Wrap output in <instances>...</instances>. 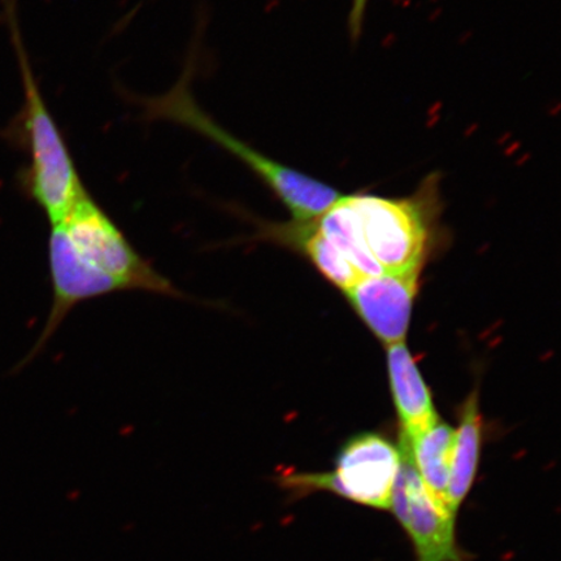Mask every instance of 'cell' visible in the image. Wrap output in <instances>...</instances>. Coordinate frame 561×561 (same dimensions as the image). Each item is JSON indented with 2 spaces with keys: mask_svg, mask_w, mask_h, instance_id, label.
Returning a JSON list of instances; mask_svg holds the SVG:
<instances>
[{
  "mask_svg": "<svg viewBox=\"0 0 561 561\" xmlns=\"http://www.w3.org/2000/svg\"><path fill=\"white\" fill-rule=\"evenodd\" d=\"M191 76L192 68L188 66L178 85L171 91L147 100V116L185 126L231 153L289 209L294 221L318 219L341 198L342 194L333 186L264 156L215 123L196 104L188 89Z\"/></svg>",
  "mask_w": 561,
  "mask_h": 561,
  "instance_id": "6da1fadb",
  "label": "cell"
},
{
  "mask_svg": "<svg viewBox=\"0 0 561 561\" xmlns=\"http://www.w3.org/2000/svg\"><path fill=\"white\" fill-rule=\"evenodd\" d=\"M399 466V448L378 434L364 433L343 446L332 472L286 473L275 481L293 500L314 491H331L362 506L388 511Z\"/></svg>",
  "mask_w": 561,
  "mask_h": 561,
  "instance_id": "7a4b0ae2",
  "label": "cell"
},
{
  "mask_svg": "<svg viewBox=\"0 0 561 561\" xmlns=\"http://www.w3.org/2000/svg\"><path fill=\"white\" fill-rule=\"evenodd\" d=\"M19 51L26 100L25 125L32 153L31 194L44 209L51 227L60 226L87 188L39 93L31 67L21 54L20 44Z\"/></svg>",
  "mask_w": 561,
  "mask_h": 561,
  "instance_id": "3957f363",
  "label": "cell"
},
{
  "mask_svg": "<svg viewBox=\"0 0 561 561\" xmlns=\"http://www.w3.org/2000/svg\"><path fill=\"white\" fill-rule=\"evenodd\" d=\"M80 255L91 265L123 280L130 291L187 299L170 279L160 275L126 240L122 229L88 191L62 222Z\"/></svg>",
  "mask_w": 561,
  "mask_h": 561,
  "instance_id": "277c9868",
  "label": "cell"
},
{
  "mask_svg": "<svg viewBox=\"0 0 561 561\" xmlns=\"http://www.w3.org/2000/svg\"><path fill=\"white\" fill-rule=\"evenodd\" d=\"M391 511L410 537L416 561H466L456 541V517L427 490L401 445Z\"/></svg>",
  "mask_w": 561,
  "mask_h": 561,
  "instance_id": "5b68a950",
  "label": "cell"
},
{
  "mask_svg": "<svg viewBox=\"0 0 561 561\" xmlns=\"http://www.w3.org/2000/svg\"><path fill=\"white\" fill-rule=\"evenodd\" d=\"M48 264L53 280V306L44 331L24 364L47 345L73 308L90 299L130 291L123 280L87 262L75 248L62 224L51 227Z\"/></svg>",
  "mask_w": 561,
  "mask_h": 561,
  "instance_id": "8992f818",
  "label": "cell"
},
{
  "mask_svg": "<svg viewBox=\"0 0 561 561\" xmlns=\"http://www.w3.org/2000/svg\"><path fill=\"white\" fill-rule=\"evenodd\" d=\"M419 272L366 277L346 293L351 305L386 345L404 342L409 332Z\"/></svg>",
  "mask_w": 561,
  "mask_h": 561,
  "instance_id": "52a82bcc",
  "label": "cell"
},
{
  "mask_svg": "<svg viewBox=\"0 0 561 561\" xmlns=\"http://www.w3.org/2000/svg\"><path fill=\"white\" fill-rule=\"evenodd\" d=\"M388 368L402 436H416L436 424L439 419L430 389L404 342L388 346Z\"/></svg>",
  "mask_w": 561,
  "mask_h": 561,
  "instance_id": "ba28073f",
  "label": "cell"
},
{
  "mask_svg": "<svg viewBox=\"0 0 561 561\" xmlns=\"http://www.w3.org/2000/svg\"><path fill=\"white\" fill-rule=\"evenodd\" d=\"M455 433L456 431L450 425L438 420L436 424L416 436L410 438L402 436L401 438V445L409 451L421 480L424 481L431 494L445 507Z\"/></svg>",
  "mask_w": 561,
  "mask_h": 561,
  "instance_id": "9c48e42d",
  "label": "cell"
},
{
  "mask_svg": "<svg viewBox=\"0 0 561 561\" xmlns=\"http://www.w3.org/2000/svg\"><path fill=\"white\" fill-rule=\"evenodd\" d=\"M481 415L477 396L468 399L455 433L450 479L446 490V507L456 517L473 485L481 448Z\"/></svg>",
  "mask_w": 561,
  "mask_h": 561,
  "instance_id": "30bf717a",
  "label": "cell"
},
{
  "mask_svg": "<svg viewBox=\"0 0 561 561\" xmlns=\"http://www.w3.org/2000/svg\"><path fill=\"white\" fill-rule=\"evenodd\" d=\"M368 0H351L348 15V30L351 38L356 41L363 32L364 19H366Z\"/></svg>",
  "mask_w": 561,
  "mask_h": 561,
  "instance_id": "8fae6325",
  "label": "cell"
}]
</instances>
